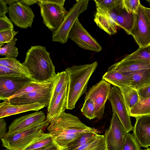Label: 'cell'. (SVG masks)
<instances>
[{
    "label": "cell",
    "mask_w": 150,
    "mask_h": 150,
    "mask_svg": "<svg viewBox=\"0 0 150 150\" xmlns=\"http://www.w3.org/2000/svg\"><path fill=\"white\" fill-rule=\"evenodd\" d=\"M22 75H23L18 71L5 66L0 65V76H16Z\"/></svg>",
    "instance_id": "40"
},
{
    "label": "cell",
    "mask_w": 150,
    "mask_h": 150,
    "mask_svg": "<svg viewBox=\"0 0 150 150\" xmlns=\"http://www.w3.org/2000/svg\"><path fill=\"white\" fill-rule=\"evenodd\" d=\"M85 100L81 109V112L86 118L90 120L96 118L95 106L93 101L89 98Z\"/></svg>",
    "instance_id": "34"
},
{
    "label": "cell",
    "mask_w": 150,
    "mask_h": 150,
    "mask_svg": "<svg viewBox=\"0 0 150 150\" xmlns=\"http://www.w3.org/2000/svg\"><path fill=\"white\" fill-rule=\"evenodd\" d=\"M46 107L39 103L23 105H13L7 99L0 104V118L20 114L30 111H38Z\"/></svg>",
    "instance_id": "18"
},
{
    "label": "cell",
    "mask_w": 150,
    "mask_h": 150,
    "mask_svg": "<svg viewBox=\"0 0 150 150\" xmlns=\"http://www.w3.org/2000/svg\"><path fill=\"white\" fill-rule=\"evenodd\" d=\"M46 119L45 115L42 111L21 116L12 122L8 127V132L15 133L24 131L42 124Z\"/></svg>",
    "instance_id": "15"
},
{
    "label": "cell",
    "mask_w": 150,
    "mask_h": 150,
    "mask_svg": "<svg viewBox=\"0 0 150 150\" xmlns=\"http://www.w3.org/2000/svg\"><path fill=\"white\" fill-rule=\"evenodd\" d=\"M124 74L130 80V86L137 90L150 84V68Z\"/></svg>",
    "instance_id": "22"
},
{
    "label": "cell",
    "mask_w": 150,
    "mask_h": 150,
    "mask_svg": "<svg viewBox=\"0 0 150 150\" xmlns=\"http://www.w3.org/2000/svg\"><path fill=\"white\" fill-rule=\"evenodd\" d=\"M140 4L139 0H121L120 2L122 7L127 12L136 14Z\"/></svg>",
    "instance_id": "36"
},
{
    "label": "cell",
    "mask_w": 150,
    "mask_h": 150,
    "mask_svg": "<svg viewBox=\"0 0 150 150\" xmlns=\"http://www.w3.org/2000/svg\"><path fill=\"white\" fill-rule=\"evenodd\" d=\"M8 12V8L4 0H0V17L5 16Z\"/></svg>",
    "instance_id": "42"
},
{
    "label": "cell",
    "mask_w": 150,
    "mask_h": 150,
    "mask_svg": "<svg viewBox=\"0 0 150 150\" xmlns=\"http://www.w3.org/2000/svg\"><path fill=\"white\" fill-rule=\"evenodd\" d=\"M150 68V61L144 59L121 61L110 66L108 70H114L123 73L134 72Z\"/></svg>",
    "instance_id": "20"
},
{
    "label": "cell",
    "mask_w": 150,
    "mask_h": 150,
    "mask_svg": "<svg viewBox=\"0 0 150 150\" xmlns=\"http://www.w3.org/2000/svg\"><path fill=\"white\" fill-rule=\"evenodd\" d=\"M115 10L116 15V25L123 29L128 35H130L137 14L127 12L122 7L120 3L115 7Z\"/></svg>",
    "instance_id": "21"
},
{
    "label": "cell",
    "mask_w": 150,
    "mask_h": 150,
    "mask_svg": "<svg viewBox=\"0 0 150 150\" xmlns=\"http://www.w3.org/2000/svg\"><path fill=\"white\" fill-rule=\"evenodd\" d=\"M115 8L112 10L107 11L96 8L94 16V20L97 26L110 35L117 32Z\"/></svg>",
    "instance_id": "16"
},
{
    "label": "cell",
    "mask_w": 150,
    "mask_h": 150,
    "mask_svg": "<svg viewBox=\"0 0 150 150\" xmlns=\"http://www.w3.org/2000/svg\"><path fill=\"white\" fill-rule=\"evenodd\" d=\"M13 29L12 23L6 16L0 17V32Z\"/></svg>",
    "instance_id": "39"
},
{
    "label": "cell",
    "mask_w": 150,
    "mask_h": 150,
    "mask_svg": "<svg viewBox=\"0 0 150 150\" xmlns=\"http://www.w3.org/2000/svg\"><path fill=\"white\" fill-rule=\"evenodd\" d=\"M54 79L52 81L45 83H39L32 81L29 84L19 90L10 98L17 97L34 91L51 86L54 84Z\"/></svg>",
    "instance_id": "31"
},
{
    "label": "cell",
    "mask_w": 150,
    "mask_h": 150,
    "mask_svg": "<svg viewBox=\"0 0 150 150\" xmlns=\"http://www.w3.org/2000/svg\"><path fill=\"white\" fill-rule=\"evenodd\" d=\"M65 0H39L43 22L53 31L57 29L65 19L68 13L64 8Z\"/></svg>",
    "instance_id": "5"
},
{
    "label": "cell",
    "mask_w": 150,
    "mask_h": 150,
    "mask_svg": "<svg viewBox=\"0 0 150 150\" xmlns=\"http://www.w3.org/2000/svg\"><path fill=\"white\" fill-rule=\"evenodd\" d=\"M49 123L46 120L41 124L15 133L6 132L1 139L2 146L9 150H23L44 133Z\"/></svg>",
    "instance_id": "4"
},
{
    "label": "cell",
    "mask_w": 150,
    "mask_h": 150,
    "mask_svg": "<svg viewBox=\"0 0 150 150\" xmlns=\"http://www.w3.org/2000/svg\"><path fill=\"white\" fill-rule=\"evenodd\" d=\"M146 1L148 2L150 5V0H146Z\"/></svg>",
    "instance_id": "48"
},
{
    "label": "cell",
    "mask_w": 150,
    "mask_h": 150,
    "mask_svg": "<svg viewBox=\"0 0 150 150\" xmlns=\"http://www.w3.org/2000/svg\"><path fill=\"white\" fill-rule=\"evenodd\" d=\"M124 60L144 59L150 61V45L140 47L135 52L122 59Z\"/></svg>",
    "instance_id": "32"
},
{
    "label": "cell",
    "mask_w": 150,
    "mask_h": 150,
    "mask_svg": "<svg viewBox=\"0 0 150 150\" xmlns=\"http://www.w3.org/2000/svg\"><path fill=\"white\" fill-rule=\"evenodd\" d=\"M140 4L136 15L134 24L130 32L140 47L150 45V21Z\"/></svg>",
    "instance_id": "8"
},
{
    "label": "cell",
    "mask_w": 150,
    "mask_h": 150,
    "mask_svg": "<svg viewBox=\"0 0 150 150\" xmlns=\"http://www.w3.org/2000/svg\"><path fill=\"white\" fill-rule=\"evenodd\" d=\"M32 81L30 78L23 75L0 76V100L4 101L12 97Z\"/></svg>",
    "instance_id": "12"
},
{
    "label": "cell",
    "mask_w": 150,
    "mask_h": 150,
    "mask_svg": "<svg viewBox=\"0 0 150 150\" xmlns=\"http://www.w3.org/2000/svg\"><path fill=\"white\" fill-rule=\"evenodd\" d=\"M0 65L10 68L30 78L27 69L15 57L0 58Z\"/></svg>",
    "instance_id": "25"
},
{
    "label": "cell",
    "mask_w": 150,
    "mask_h": 150,
    "mask_svg": "<svg viewBox=\"0 0 150 150\" xmlns=\"http://www.w3.org/2000/svg\"><path fill=\"white\" fill-rule=\"evenodd\" d=\"M17 40V39L14 37L10 42L1 47L0 55L4 56L6 58L17 57L18 52V48L15 46Z\"/></svg>",
    "instance_id": "33"
},
{
    "label": "cell",
    "mask_w": 150,
    "mask_h": 150,
    "mask_svg": "<svg viewBox=\"0 0 150 150\" xmlns=\"http://www.w3.org/2000/svg\"><path fill=\"white\" fill-rule=\"evenodd\" d=\"M18 33L14 29L0 32V47L4 44L10 42Z\"/></svg>",
    "instance_id": "38"
},
{
    "label": "cell",
    "mask_w": 150,
    "mask_h": 150,
    "mask_svg": "<svg viewBox=\"0 0 150 150\" xmlns=\"http://www.w3.org/2000/svg\"><path fill=\"white\" fill-rule=\"evenodd\" d=\"M110 88L111 84L102 79L91 87L86 93L85 99L89 98L93 101L96 118L99 120L102 118L103 115Z\"/></svg>",
    "instance_id": "9"
},
{
    "label": "cell",
    "mask_w": 150,
    "mask_h": 150,
    "mask_svg": "<svg viewBox=\"0 0 150 150\" xmlns=\"http://www.w3.org/2000/svg\"><path fill=\"white\" fill-rule=\"evenodd\" d=\"M144 150H150V148H148L146 149H145Z\"/></svg>",
    "instance_id": "49"
},
{
    "label": "cell",
    "mask_w": 150,
    "mask_h": 150,
    "mask_svg": "<svg viewBox=\"0 0 150 150\" xmlns=\"http://www.w3.org/2000/svg\"><path fill=\"white\" fill-rule=\"evenodd\" d=\"M38 1V0H19V2L23 4L29 6L35 3H37Z\"/></svg>",
    "instance_id": "45"
},
{
    "label": "cell",
    "mask_w": 150,
    "mask_h": 150,
    "mask_svg": "<svg viewBox=\"0 0 150 150\" xmlns=\"http://www.w3.org/2000/svg\"><path fill=\"white\" fill-rule=\"evenodd\" d=\"M145 12L150 21V8L144 7Z\"/></svg>",
    "instance_id": "46"
},
{
    "label": "cell",
    "mask_w": 150,
    "mask_h": 150,
    "mask_svg": "<svg viewBox=\"0 0 150 150\" xmlns=\"http://www.w3.org/2000/svg\"><path fill=\"white\" fill-rule=\"evenodd\" d=\"M102 79L118 87L130 86V81L128 77L115 70H108L103 75Z\"/></svg>",
    "instance_id": "23"
},
{
    "label": "cell",
    "mask_w": 150,
    "mask_h": 150,
    "mask_svg": "<svg viewBox=\"0 0 150 150\" xmlns=\"http://www.w3.org/2000/svg\"><path fill=\"white\" fill-rule=\"evenodd\" d=\"M89 0H76L68 11L62 23L56 30L52 32V41L64 44L68 39L69 33L79 15L87 9Z\"/></svg>",
    "instance_id": "6"
},
{
    "label": "cell",
    "mask_w": 150,
    "mask_h": 150,
    "mask_svg": "<svg viewBox=\"0 0 150 150\" xmlns=\"http://www.w3.org/2000/svg\"><path fill=\"white\" fill-rule=\"evenodd\" d=\"M18 2L9 5L8 16L14 24L22 28L31 27L35 16L29 6Z\"/></svg>",
    "instance_id": "13"
},
{
    "label": "cell",
    "mask_w": 150,
    "mask_h": 150,
    "mask_svg": "<svg viewBox=\"0 0 150 150\" xmlns=\"http://www.w3.org/2000/svg\"><path fill=\"white\" fill-rule=\"evenodd\" d=\"M121 0H94L96 8L107 11L112 10L121 2Z\"/></svg>",
    "instance_id": "37"
},
{
    "label": "cell",
    "mask_w": 150,
    "mask_h": 150,
    "mask_svg": "<svg viewBox=\"0 0 150 150\" xmlns=\"http://www.w3.org/2000/svg\"><path fill=\"white\" fill-rule=\"evenodd\" d=\"M133 134H126L122 150H142Z\"/></svg>",
    "instance_id": "35"
},
{
    "label": "cell",
    "mask_w": 150,
    "mask_h": 150,
    "mask_svg": "<svg viewBox=\"0 0 150 150\" xmlns=\"http://www.w3.org/2000/svg\"><path fill=\"white\" fill-rule=\"evenodd\" d=\"M129 112L130 116L135 118L142 115H150V97L145 99L139 98L138 102Z\"/></svg>",
    "instance_id": "27"
},
{
    "label": "cell",
    "mask_w": 150,
    "mask_h": 150,
    "mask_svg": "<svg viewBox=\"0 0 150 150\" xmlns=\"http://www.w3.org/2000/svg\"><path fill=\"white\" fill-rule=\"evenodd\" d=\"M54 85L49 105V109L54 102L57 96L62 91L65 83L68 81L67 74L65 71L58 72L55 78Z\"/></svg>",
    "instance_id": "26"
},
{
    "label": "cell",
    "mask_w": 150,
    "mask_h": 150,
    "mask_svg": "<svg viewBox=\"0 0 150 150\" xmlns=\"http://www.w3.org/2000/svg\"><path fill=\"white\" fill-rule=\"evenodd\" d=\"M99 134L92 132L82 133L69 144L68 150H74L83 145L96 137Z\"/></svg>",
    "instance_id": "29"
},
{
    "label": "cell",
    "mask_w": 150,
    "mask_h": 150,
    "mask_svg": "<svg viewBox=\"0 0 150 150\" xmlns=\"http://www.w3.org/2000/svg\"><path fill=\"white\" fill-rule=\"evenodd\" d=\"M136 118L133 134L141 146L147 148L150 146V115Z\"/></svg>",
    "instance_id": "17"
},
{
    "label": "cell",
    "mask_w": 150,
    "mask_h": 150,
    "mask_svg": "<svg viewBox=\"0 0 150 150\" xmlns=\"http://www.w3.org/2000/svg\"><path fill=\"white\" fill-rule=\"evenodd\" d=\"M68 38L83 49L96 52L102 50V46L83 27L78 18L72 27Z\"/></svg>",
    "instance_id": "10"
},
{
    "label": "cell",
    "mask_w": 150,
    "mask_h": 150,
    "mask_svg": "<svg viewBox=\"0 0 150 150\" xmlns=\"http://www.w3.org/2000/svg\"><path fill=\"white\" fill-rule=\"evenodd\" d=\"M6 130V123L3 118H0V138L2 139L5 134Z\"/></svg>",
    "instance_id": "43"
},
{
    "label": "cell",
    "mask_w": 150,
    "mask_h": 150,
    "mask_svg": "<svg viewBox=\"0 0 150 150\" xmlns=\"http://www.w3.org/2000/svg\"><path fill=\"white\" fill-rule=\"evenodd\" d=\"M8 150L6 149V150Z\"/></svg>",
    "instance_id": "50"
},
{
    "label": "cell",
    "mask_w": 150,
    "mask_h": 150,
    "mask_svg": "<svg viewBox=\"0 0 150 150\" xmlns=\"http://www.w3.org/2000/svg\"><path fill=\"white\" fill-rule=\"evenodd\" d=\"M68 90V81L53 103L47 109L45 120L48 123L58 117L67 109Z\"/></svg>",
    "instance_id": "19"
},
{
    "label": "cell",
    "mask_w": 150,
    "mask_h": 150,
    "mask_svg": "<svg viewBox=\"0 0 150 150\" xmlns=\"http://www.w3.org/2000/svg\"><path fill=\"white\" fill-rule=\"evenodd\" d=\"M54 85V84L53 86L48 88L36 90L7 99L10 103L13 105L27 104L39 103L45 104L46 107L47 108L50 102Z\"/></svg>",
    "instance_id": "14"
},
{
    "label": "cell",
    "mask_w": 150,
    "mask_h": 150,
    "mask_svg": "<svg viewBox=\"0 0 150 150\" xmlns=\"http://www.w3.org/2000/svg\"><path fill=\"white\" fill-rule=\"evenodd\" d=\"M47 129L54 143L61 148L67 147L69 144L82 133L99 131L86 126L77 117L65 112L49 122Z\"/></svg>",
    "instance_id": "1"
},
{
    "label": "cell",
    "mask_w": 150,
    "mask_h": 150,
    "mask_svg": "<svg viewBox=\"0 0 150 150\" xmlns=\"http://www.w3.org/2000/svg\"><path fill=\"white\" fill-rule=\"evenodd\" d=\"M54 143L53 138L49 133H43L23 150H33L51 145Z\"/></svg>",
    "instance_id": "28"
},
{
    "label": "cell",
    "mask_w": 150,
    "mask_h": 150,
    "mask_svg": "<svg viewBox=\"0 0 150 150\" xmlns=\"http://www.w3.org/2000/svg\"><path fill=\"white\" fill-rule=\"evenodd\" d=\"M45 47L32 46L26 53L22 64L27 69L33 81L45 83L52 81L56 75L55 67Z\"/></svg>",
    "instance_id": "2"
},
{
    "label": "cell",
    "mask_w": 150,
    "mask_h": 150,
    "mask_svg": "<svg viewBox=\"0 0 150 150\" xmlns=\"http://www.w3.org/2000/svg\"><path fill=\"white\" fill-rule=\"evenodd\" d=\"M61 148L56 144L54 143L53 144L40 149L33 150H58Z\"/></svg>",
    "instance_id": "44"
},
{
    "label": "cell",
    "mask_w": 150,
    "mask_h": 150,
    "mask_svg": "<svg viewBox=\"0 0 150 150\" xmlns=\"http://www.w3.org/2000/svg\"><path fill=\"white\" fill-rule=\"evenodd\" d=\"M74 150H107L104 135L99 134L85 144Z\"/></svg>",
    "instance_id": "30"
},
{
    "label": "cell",
    "mask_w": 150,
    "mask_h": 150,
    "mask_svg": "<svg viewBox=\"0 0 150 150\" xmlns=\"http://www.w3.org/2000/svg\"><path fill=\"white\" fill-rule=\"evenodd\" d=\"M127 133L118 117L113 112L110 125L104 135L107 150H122Z\"/></svg>",
    "instance_id": "7"
},
{
    "label": "cell",
    "mask_w": 150,
    "mask_h": 150,
    "mask_svg": "<svg viewBox=\"0 0 150 150\" xmlns=\"http://www.w3.org/2000/svg\"></svg>",
    "instance_id": "51"
},
{
    "label": "cell",
    "mask_w": 150,
    "mask_h": 150,
    "mask_svg": "<svg viewBox=\"0 0 150 150\" xmlns=\"http://www.w3.org/2000/svg\"><path fill=\"white\" fill-rule=\"evenodd\" d=\"M98 65L97 62L90 64L74 65L65 69L68 78L67 109L72 110L77 101L86 91L91 75Z\"/></svg>",
    "instance_id": "3"
},
{
    "label": "cell",
    "mask_w": 150,
    "mask_h": 150,
    "mask_svg": "<svg viewBox=\"0 0 150 150\" xmlns=\"http://www.w3.org/2000/svg\"><path fill=\"white\" fill-rule=\"evenodd\" d=\"M118 88L121 91L127 108L129 112L139 100L137 91L130 86Z\"/></svg>",
    "instance_id": "24"
},
{
    "label": "cell",
    "mask_w": 150,
    "mask_h": 150,
    "mask_svg": "<svg viewBox=\"0 0 150 150\" xmlns=\"http://www.w3.org/2000/svg\"><path fill=\"white\" fill-rule=\"evenodd\" d=\"M108 99L110 102L112 112L118 117L127 133L133 130L130 115L125 105L120 90L117 87H111Z\"/></svg>",
    "instance_id": "11"
},
{
    "label": "cell",
    "mask_w": 150,
    "mask_h": 150,
    "mask_svg": "<svg viewBox=\"0 0 150 150\" xmlns=\"http://www.w3.org/2000/svg\"><path fill=\"white\" fill-rule=\"evenodd\" d=\"M58 150H68L67 147L61 148Z\"/></svg>",
    "instance_id": "47"
},
{
    "label": "cell",
    "mask_w": 150,
    "mask_h": 150,
    "mask_svg": "<svg viewBox=\"0 0 150 150\" xmlns=\"http://www.w3.org/2000/svg\"><path fill=\"white\" fill-rule=\"evenodd\" d=\"M139 98L145 99L150 97V84L137 90Z\"/></svg>",
    "instance_id": "41"
}]
</instances>
